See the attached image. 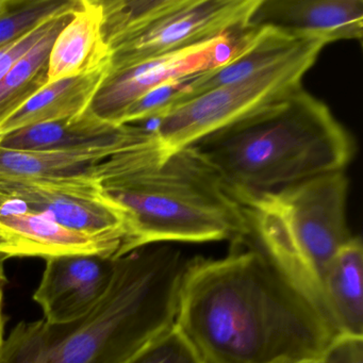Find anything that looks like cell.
Returning a JSON list of instances; mask_svg holds the SVG:
<instances>
[{
  "mask_svg": "<svg viewBox=\"0 0 363 363\" xmlns=\"http://www.w3.org/2000/svg\"><path fill=\"white\" fill-rule=\"evenodd\" d=\"M250 238L220 258L189 259L176 326L201 363L320 359L337 333Z\"/></svg>",
  "mask_w": 363,
  "mask_h": 363,
  "instance_id": "obj_1",
  "label": "cell"
},
{
  "mask_svg": "<svg viewBox=\"0 0 363 363\" xmlns=\"http://www.w3.org/2000/svg\"><path fill=\"white\" fill-rule=\"evenodd\" d=\"M188 262L165 244L116 259L92 312L69 324L18 323L0 346V363H130L175 323Z\"/></svg>",
  "mask_w": 363,
  "mask_h": 363,
  "instance_id": "obj_2",
  "label": "cell"
},
{
  "mask_svg": "<svg viewBox=\"0 0 363 363\" xmlns=\"http://www.w3.org/2000/svg\"><path fill=\"white\" fill-rule=\"evenodd\" d=\"M104 195L124 211L126 254L167 243L235 242L252 235L239 201L194 147L163 157L154 133L95 169Z\"/></svg>",
  "mask_w": 363,
  "mask_h": 363,
  "instance_id": "obj_3",
  "label": "cell"
},
{
  "mask_svg": "<svg viewBox=\"0 0 363 363\" xmlns=\"http://www.w3.org/2000/svg\"><path fill=\"white\" fill-rule=\"evenodd\" d=\"M231 190H275L345 171L354 139L330 108L298 89L192 144Z\"/></svg>",
  "mask_w": 363,
  "mask_h": 363,
  "instance_id": "obj_4",
  "label": "cell"
},
{
  "mask_svg": "<svg viewBox=\"0 0 363 363\" xmlns=\"http://www.w3.org/2000/svg\"><path fill=\"white\" fill-rule=\"evenodd\" d=\"M230 191L245 213L257 245L333 328L323 279L340 248L352 237L346 218L345 172L275 190Z\"/></svg>",
  "mask_w": 363,
  "mask_h": 363,
  "instance_id": "obj_5",
  "label": "cell"
},
{
  "mask_svg": "<svg viewBox=\"0 0 363 363\" xmlns=\"http://www.w3.org/2000/svg\"><path fill=\"white\" fill-rule=\"evenodd\" d=\"M260 0H99L109 73L247 29Z\"/></svg>",
  "mask_w": 363,
  "mask_h": 363,
  "instance_id": "obj_6",
  "label": "cell"
},
{
  "mask_svg": "<svg viewBox=\"0 0 363 363\" xmlns=\"http://www.w3.org/2000/svg\"><path fill=\"white\" fill-rule=\"evenodd\" d=\"M326 45L323 40H316L284 62L194 97L161 116L152 133L162 156L189 147L205 135L303 88V77Z\"/></svg>",
  "mask_w": 363,
  "mask_h": 363,
  "instance_id": "obj_7",
  "label": "cell"
},
{
  "mask_svg": "<svg viewBox=\"0 0 363 363\" xmlns=\"http://www.w3.org/2000/svg\"><path fill=\"white\" fill-rule=\"evenodd\" d=\"M12 201L58 224L92 235L123 241L126 255L128 225L124 211L104 195L91 175L28 178L0 175V203Z\"/></svg>",
  "mask_w": 363,
  "mask_h": 363,
  "instance_id": "obj_8",
  "label": "cell"
},
{
  "mask_svg": "<svg viewBox=\"0 0 363 363\" xmlns=\"http://www.w3.org/2000/svg\"><path fill=\"white\" fill-rule=\"evenodd\" d=\"M240 35L216 38L184 50L109 73L95 94L89 111L113 125L123 114L152 91L222 65L231 58Z\"/></svg>",
  "mask_w": 363,
  "mask_h": 363,
  "instance_id": "obj_9",
  "label": "cell"
},
{
  "mask_svg": "<svg viewBox=\"0 0 363 363\" xmlns=\"http://www.w3.org/2000/svg\"><path fill=\"white\" fill-rule=\"evenodd\" d=\"M65 256L116 260L123 257V241L72 230L18 203H0V258L37 257L48 260Z\"/></svg>",
  "mask_w": 363,
  "mask_h": 363,
  "instance_id": "obj_10",
  "label": "cell"
},
{
  "mask_svg": "<svg viewBox=\"0 0 363 363\" xmlns=\"http://www.w3.org/2000/svg\"><path fill=\"white\" fill-rule=\"evenodd\" d=\"M114 260L96 256L48 259L33 301L50 324L82 320L101 303L109 289Z\"/></svg>",
  "mask_w": 363,
  "mask_h": 363,
  "instance_id": "obj_11",
  "label": "cell"
},
{
  "mask_svg": "<svg viewBox=\"0 0 363 363\" xmlns=\"http://www.w3.org/2000/svg\"><path fill=\"white\" fill-rule=\"evenodd\" d=\"M316 40L320 39L299 37L272 27L246 29L240 35L237 50L228 61L178 82L157 118L194 97L237 84L284 62Z\"/></svg>",
  "mask_w": 363,
  "mask_h": 363,
  "instance_id": "obj_12",
  "label": "cell"
},
{
  "mask_svg": "<svg viewBox=\"0 0 363 363\" xmlns=\"http://www.w3.org/2000/svg\"><path fill=\"white\" fill-rule=\"evenodd\" d=\"M272 27L327 44L361 41L363 0H260L247 29Z\"/></svg>",
  "mask_w": 363,
  "mask_h": 363,
  "instance_id": "obj_13",
  "label": "cell"
},
{
  "mask_svg": "<svg viewBox=\"0 0 363 363\" xmlns=\"http://www.w3.org/2000/svg\"><path fill=\"white\" fill-rule=\"evenodd\" d=\"M150 130L130 125L111 124L89 110L75 118L41 123L0 138V147L23 152H56L140 141Z\"/></svg>",
  "mask_w": 363,
  "mask_h": 363,
  "instance_id": "obj_14",
  "label": "cell"
},
{
  "mask_svg": "<svg viewBox=\"0 0 363 363\" xmlns=\"http://www.w3.org/2000/svg\"><path fill=\"white\" fill-rule=\"evenodd\" d=\"M101 25L99 0H80L71 20L52 44L48 84L91 73L109 62Z\"/></svg>",
  "mask_w": 363,
  "mask_h": 363,
  "instance_id": "obj_15",
  "label": "cell"
},
{
  "mask_svg": "<svg viewBox=\"0 0 363 363\" xmlns=\"http://www.w3.org/2000/svg\"><path fill=\"white\" fill-rule=\"evenodd\" d=\"M109 69L108 62L91 73L46 84L0 124V138L25 127L67 120L84 113L109 74Z\"/></svg>",
  "mask_w": 363,
  "mask_h": 363,
  "instance_id": "obj_16",
  "label": "cell"
},
{
  "mask_svg": "<svg viewBox=\"0 0 363 363\" xmlns=\"http://www.w3.org/2000/svg\"><path fill=\"white\" fill-rule=\"evenodd\" d=\"M329 322L337 335L363 337V247L352 237L335 255L323 279Z\"/></svg>",
  "mask_w": 363,
  "mask_h": 363,
  "instance_id": "obj_17",
  "label": "cell"
},
{
  "mask_svg": "<svg viewBox=\"0 0 363 363\" xmlns=\"http://www.w3.org/2000/svg\"><path fill=\"white\" fill-rule=\"evenodd\" d=\"M97 147L56 152H23L0 147V175L28 178H58L92 175L95 165L150 139Z\"/></svg>",
  "mask_w": 363,
  "mask_h": 363,
  "instance_id": "obj_18",
  "label": "cell"
},
{
  "mask_svg": "<svg viewBox=\"0 0 363 363\" xmlns=\"http://www.w3.org/2000/svg\"><path fill=\"white\" fill-rule=\"evenodd\" d=\"M75 10L63 16L58 24L0 80V124L48 84V59L52 44Z\"/></svg>",
  "mask_w": 363,
  "mask_h": 363,
  "instance_id": "obj_19",
  "label": "cell"
},
{
  "mask_svg": "<svg viewBox=\"0 0 363 363\" xmlns=\"http://www.w3.org/2000/svg\"><path fill=\"white\" fill-rule=\"evenodd\" d=\"M77 4L78 0H10L8 9L0 16V48Z\"/></svg>",
  "mask_w": 363,
  "mask_h": 363,
  "instance_id": "obj_20",
  "label": "cell"
},
{
  "mask_svg": "<svg viewBox=\"0 0 363 363\" xmlns=\"http://www.w3.org/2000/svg\"><path fill=\"white\" fill-rule=\"evenodd\" d=\"M130 363H201L175 323L155 337Z\"/></svg>",
  "mask_w": 363,
  "mask_h": 363,
  "instance_id": "obj_21",
  "label": "cell"
},
{
  "mask_svg": "<svg viewBox=\"0 0 363 363\" xmlns=\"http://www.w3.org/2000/svg\"><path fill=\"white\" fill-rule=\"evenodd\" d=\"M78 5H79V0H78L77 5L72 8V9L52 16L48 20L42 22L41 24L38 25L33 30L28 31L22 37L18 38V39L6 44L3 48H0V80L3 79L4 76L11 69V67L25 54H27L33 46L37 45L40 40L45 37L58 24L59 21L63 18V16L73 11L74 9L77 8Z\"/></svg>",
  "mask_w": 363,
  "mask_h": 363,
  "instance_id": "obj_22",
  "label": "cell"
},
{
  "mask_svg": "<svg viewBox=\"0 0 363 363\" xmlns=\"http://www.w3.org/2000/svg\"><path fill=\"white\" fill-rule=\"evenodd\" d=\"M318 361L320 363H363V337L335 335Z\"/></svg>",
  "mask_w": 363,
  "mask_h": 363,
  "instance_id": "obj_23",
  "label": "cell"
},
{
  "mask_svg": "<svg viewBox=\"0 0 363 363\" xmlns=\"http://www.w3.org/2000/svg\"><path fill=\"white\" fill-rule=\"evenodd\" d=\"M8 279L4 269V260L0 258V323L6 324L5 314H4V297H5V289Z\"/></svg>",
  "mask_w": 363,
  "mask_h": 363,
  "instance_id": "obj_24",
  "label": "cell"
},
{
  "mask_svg": "<svg viewBox=\"0 0 363 363\" xmlns=\"http://www.w3.org/2000/svg\"><path fill=\"white\" fill-rule=\"evenodd\" d=\"M10 0H0V16L5 13L6 10L8 9L9 6Z\"/></svg>",
  "mask_w": 363,
  "mask_h": 363,
  "instance_id": "obj_25",
  "label": "cell"
},
{
  "mask_svg": "<svg viewBox=\"0 0 363 363\" xmlns=\"http://www.w3.org/2000/svg\"><path fill=\"white\" fill-rule=\"evenodd\" d=\"M5 325L0 323V346L3 344L4 340H5Z\"/></svg>",
  "mask_w": 363,
  "mask_h": 363,
  "instance_id": "obj_26",
  "label": "cell"
},
{
  "mask_svg": "<svg viewBox=\"0 0 363 363\" xmlns=\"http://www.w3.org/2000/svg\"><path fill=\"white\" fill-rule=\"evenodd\" d=\"M294 363H320V361H318V359H314V360H303L299 361V362Z\"/></svg>",
  "mask_w": 363,
  "mask_h": 363,
  "instance_id": "obj_27",
  "label": "cell"
}]
</instances>
